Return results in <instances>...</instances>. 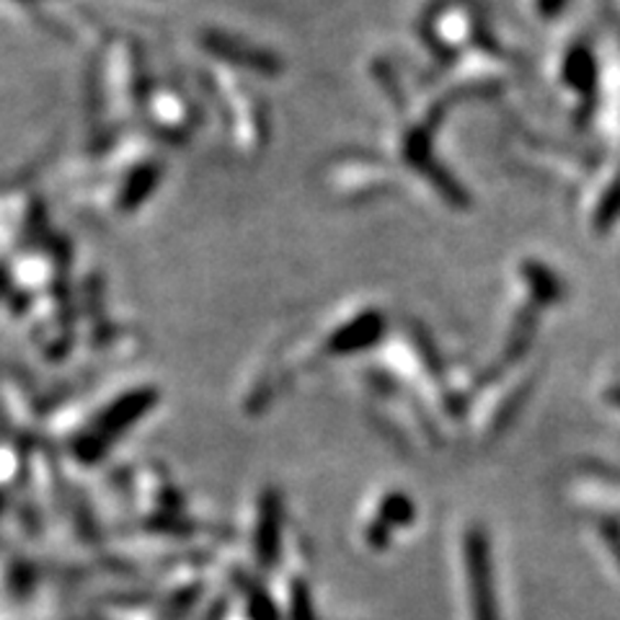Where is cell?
<instances>
[{"label":"cell","mask_w":620,"mask_h":620,"mask_svg":"<svg viewBox=\"0 0 620 620\" xmlns=\"http://www.w3.org/2000/svg\"><path fill=\"white\" fill-rule=\"evenodd\" d=\"M597 65L585 47H574L564 60V80L574 91L585 93L595 86Z\"/></svg>","instance_id":"1"},{"label":"cell","mask_w":620,"mask_h":620,"mask_svg":"<svg viewBox=\"0 0 620 620\" xmlns=\"http://www.w3.org/2000/svg\"><path fill=\"white\" fill-rule=\"evenodd\" d=\"M150 114L153 122H158L166 129H184L189 124V112L184 109V101L177 93L160 91L150 99Z\"/></svg>","instance_id":"2"},{"label":"cell","mask_w":620,"mask_h":620,"mask_svg":"<svg viewBox=\"0 0 620 620\" xmlns=\"http://www.w3.org/2000/svg\"><path fill=\"white\" fill-rule=\"evenodd\" d=\"M564 5H566V0H536V9L541 11V16L545 19L556 16V13L564 11Z\"/></svg>","instance_id":"3"},{"label":"cell","mask_w":620,"mask_h":620,"mask_svg":"<svg viewBox=\"0 0 620 620\" xmlns=\"http://www.w3.org/2000/svg\"><path fill=\"white\" fill-rule=\"evenodd\" d=\"M612 398H616V401H618V404H620V388L612 391Z\"/></svg>","instance_id":"4"}]
</instances>
